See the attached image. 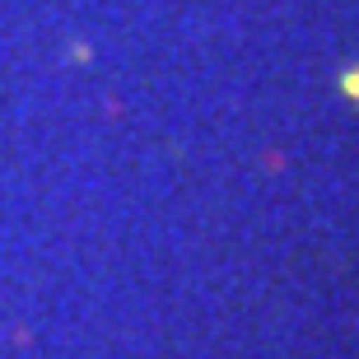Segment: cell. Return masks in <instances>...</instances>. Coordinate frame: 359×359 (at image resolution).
I'll return each instance as SVG.
<instances>
[{"mask_svg":"<svg viewBox=\"0 0 359 359\" xmlns=\"http://www.w3.org/2000/svg\"><path fill=\"white\" fill-rule=\"evenodd\" d=\"M341 89H346L350 98H359V66H355V70H346V75H341Z\"/></svg>","mask_w":359,"mask_h":359,"instance_id":"cell-1","label":"cell"}]
</instances>
